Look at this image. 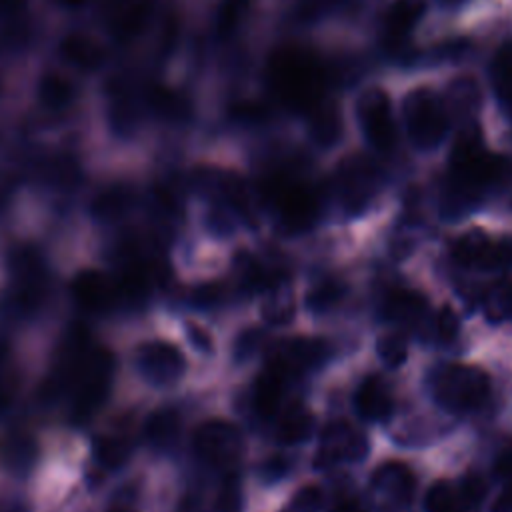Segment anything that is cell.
<instances>
[{"label": "cell", "instance_id": "cell-29", "mask_svg": "<svg viewBox=\"0 0 512 512\" xmlns=\"http://www.w3.org/2000/svg\"><path fill=\"white\" fill-rule=\"evenodd\" d=\"M482 310L486 320L494 324L512 320V280L496 282L482 296Z\"/></svg>", "mask_w": 512, "mask_h": 512}, {"label": "cell", "instance_id": "cell-49", "mask_svg": "<svg viewBox=\"0 0 512 512\" xmlns=\"http://www.w3.org/2000/svg\"><path fill=\"white\" fill-rule=\"evenodd\" d=\"M442 2H448V4H454V2H462V0H442Z\"/></svg>", "mask_w": 512, "mask_h": 512}, {"label": "cell", "instance_id": "cell-38", "mask_svg": "<svg viewBox=\"0 0 512 512\" xmlns=\"http://www.w3.org/2000/svg\"><path fill=\"white\" fill-rule=\"evenodd\" d=\"M230 114L234 120L242 122V124H260V122H266L268 120V108L260 102H254V100H242V102H236L232 108H230Z\"/></svg>", "mask_w": 512, "mask_h": 512}, {"label": "cell", "instance_id": "cell-10", "mask_svg": "<svg viewBox=\"0 0 512 512\" xmlns=\"http://www.w3.org/2000/svg\"><path fill=\"white\" fill-rule=\"evenodd\" d=\"M370 498L378 512H406L416 494V476L404 462H384L370 476Z\"/></svg>", "mask_w": 512, "mask_h": 512}, {"label": "cell", "instance_id": "cell-37", "mask_svg": "<svg viewBox=\"0 0 512 512\" xmlns=\"http://www.w3.org/2000/svg\"><path fill=\"white\" fill-rule=\"evenodd\" d=\"M378 356L380 360L388 366V368H398L406 362L408 358V340L404 338V334L400 332H388L384 334L378 344H376Z\"/></svg>", "mask_w": 512, "mask_h": 512}, {"label": "cell", "instance_id": "cell-23", "mask_svg": "<svg viewBox=\"0 0 512 512\" xmlns=\"http://www.w3.org/2000/svg\"><path fill=\"white\" fill-rule=\"evenodd\" d=\"M306 120H308V134L316 146L330 148L340 140L344 124H342L340 110L334 102L322 100L310 112H306Z\"/></svg>", "mask_w": 512, "mask_h": 512}, {"label": "cell", "instance_id": "cell-46", "mask_svg": "<svg viewBox=\"0 0 512 512\" xmlns=\"http://www.w3.org/2000/svg\"><path fill=\"white\" fill-rule=\"evenodd\" d=\"M490 512H512V480L504 482V488L494 498Z\"/></svg>", "mask_w": 512, "mask_h": 512}, {"label": "cell", "instance_id": "cell-19", "mask_svg": "<svg viewBox=\"0 0 512 512\" xmlns=\"http://www.w3.org/2000/svg\"><path fill=\"white\" fill-rule=\"evenodd\" d=\"M356 414L366 422H384L394 412V396L388 382L376 374L366 376L354 392Z\"/></svg>", "mask_w": 512, "mask_h": 512}, {"label": "cell", "instance_id": "cell-12", "mask_svg": "<svg viewBox=\"0 0 512 512\" xmlns=\"http://www.w3.org/2000/svg\"><path fill=\"white\" fill-rule=\"evenodd\" d=\"M378 168L366 156H350L340 162L334 176V190L340 204L356 214L366 208L378 190Z\"/></svg>", "mask_w": 512, "mask_h": 512}, {"label": "cell", "instance_id": "cell-32", "mask_svg": "<svg viewBox=\"0 0 512 512\" xmlns=\"http://www.w3.org/2000/svg\"><path fill=\"white\" fill-rule=\"evenodd\" d=\"M510 268H512V234L500 236V238H488L476 270L506 272Z\"/></svg>", "mask_w": 512, "mask_h": 512}, {"label": "cell", "instance_id": "cell-31", "mask_svg": "<svg viewBox=\"0 0 512 512\" xmlns=\"http://www.w3.org/2000/svg\"><path fill=\"white\" fill-rule=\"evenodd\" d=\"M250 0H222L214 16V36L218 40H230L248 14Z\"/></svg>", "mask_w": 512, "mask_h": 512}, {"label": "cell", "instance_id": "cell-7", "mask_svg": "<svg viewBox=\"0 0 512 512\" xmlns=\"http://www.w3.org/2000/svg\"><path fill=\"white\" fill-rule=\"evenodd\" d=\"M402 120L412 146L418 150L438 148L450 126L444 100L430 88H414L404 96Z\"/></svg>", "mask_w": 512, "mask_h": 512}, {"label": "cell", "instance_id": "cell-16", "mask_svg": "<svg viewBox=\"0 0 512 512\" xmlns=\"http://www.w3.org/2000/svg\"><path fill=\"white\" fill-rule=\"evenodd\" d=\"M136 364L140 374L156 386H170L178 382L186 370V358L180 348L164 340L142 344L136 356Z\"/></svg>", "mask_w": 512, "mask_h": 512}, {"label": "cell", "instance_id": "cell-26", "mask_svg": "<svg viewBox=\"0 0 512 512\" xmlns=\"http://www.w3.org/2000/svg\"><path fill=\"white\" fill-rule=\"evenodd\" d=\"M180 426L182 422L178 412L172 408H162L148 416L142 434L146 444L152 446L154 450H168L178 442Z\"/></svg>", "mask_w": 512, "mask_h": 512}, {"label": "cell", "instance_id": "cell-40", "mask_svg": "<svg viewBox=\"0 0 512 512\" xmlns=\"http://www.w3.org/2000/svg\"><path fill=\"white\" fill-rule=\"evenodd\" d=\"M324 504V494L318 486L310 484L296 492V496L290 502V512H318Z\"/></svg>", "mask_w": 512, "mask_h": 512}, {"label": "cell", "instance_id": "cell-18", "mask_svg": "<svg viewBox=\"0 0 512 512\" xmlns=\"http://www.w3.org/2000/svg\"><path fill=\"white\" fill-rule=\"evenodd\" d=\"M292 376H288L280 366L268 362L258 374L252 388V406L262 418H274L282 410V402Z\"/></svg>", "mask_w": 512, "mask_h": 512}, {"label": "cell", "instance_id": "cell-9", "mask_svg": "<svg viewBox=\"0 0 512 512\" xmlns=\"http://www.w3.org/2000/svg\"><path fill=\"white\" fill-rule=\"evenodd\" d=\"M356 118L366 142L376 152H390L398 140V128L390 98L380 88H368L358 96Z\"/></svg>", "mask_w": 512, "mask_h": 512}, {"label": "cell", "instance_id": "cell-42", "mask_svg": "<svg viewBox=\"0 0 512 512\" xmlns=\"http://www.w3.org/2000/svg\"><path fill=\"white\" fill-rule=\"evenodd\" d=\"M224 300V288L220 284H202L190 292V302L196 308H214Z\"/></svg>", "mask_w": 512, "mask_h": 512}, {"label": "cell", "instance_id": "cell-33", "mask_svg": "<svg viewBox=\"0 0 512 512\" xmlns=\"http://www.w3.org/2000/svg\"><path fill=\"white\" fill-rule=\"evenodd\" d=\"M462 498L458 486L448 480L434 482L424 496V510L426 512H462Z\"/></svg>", "mask_w": 512, "mask_h": 512}, {"label": "cell", "instance_id": "cell-11", "mask_svg": "<svg viewBox=\"0 0 512 512\" xmlns=\"http://www.w3.org/2000/svg\"><path fill=\"white\" fill-rule=\"evenodd\" d=\"M192 446L204 464L212 468H230L242 454V434L232 422L212 418L196 428Z\"/></svg>", "mask_w": 512, "mask_h": 512}, {"label": "cell", "instance_id": "cell-22", "mask_svg": "<svg viewBox=\"0 0 512 512\" xmlns=\"http://www.w3.org/2000/svg\"><path fill=\"white\" fill-rule=\"evenodd\" d=\"M260 310H262V318L274 326L286 324L294 318L296 314L294 292L290 282L282 274L262 290Z\"/></svg>", "mask_w": 512, "mask_h": 512}, {"label": "cell", "instance_id": "cell-43", "mask_svg": "<svg viewBox=\"0 0 512 512\" xmlns=\"http://www.w3.org/2000/svg\"><path fill=\"white\" fill-rule=\"evenodd\" d=\"M262 344V334L256 330H246L238 336L234 344V358L244 360L256 352V348Z\"/></svg>", "mask_w": 512, "mask_h": 512}, {"label": "cell", "instance_id": "cell-8", "mask_svg": "<svg viewBox=\"0 0 512 512\" xmlns=\"http://www.w3.org/2000/svg\"><path fill=\"white\" fill-rule=\"evenodd\" d=\"M434 396L450 412H470L488 400L490 378L478 366L452 364L438 374Z\"/></svg>", "mask_w": 512, "mask_h": 512}, {"label": "cell", "instance_id": "cell-21", "mask_svg": "<svg viewBox=\"0 0 512 512\" xmlns=\"http://www.w3.org/2000/svg\"><path fill=\"white\" fill-rule=\"evenodd\" d=\"M428 312V300L422 292L412 288H394L382 302V314L396 324H418Z\"/></svg>", "mask_w": 512, "mask_h": 512}, {"label": "cell", "instance_id": "cell-28", "mask_svg": "<svg viewBox=\"0 0 512 512\" xmlns=\"http://www.w3.org/2000/svg\"><path fill=\"white\" fill-rule=\"evenodd\" d=\"M132 456V440L128 436L106 434L100 436L94 444V460L104 470L122 468Z\"/></svg>", "mask_w": 512, "mask_h": 512}, {"label": "cell", "instance_id": "cell-2", "mask_svg": "<svg viewBox=\"0 0 512 512\" xmlns=\"http://www.w3.org/2000/svg\"><path fill=\"white\" fill-rule=\"evenodd\" d=\"M328 64L304 46H280L266 62V84L276 100L294 112H310L324 100L328 88Z\"/></svg>", "mask_w": 512, "mask_h": 512}, {"label": "cell", "instance_id": "cell-44", "mask_svg": "<svg viewBox=\"0 0 512 512\" xmlns=\"http://www.w3.org/2000/svg\"><path fill=\"white\" fill-rule=\"evenodd\" d=\"M492 470H494V476H496V478H500V480H504V482H510V480H512V446L504 448V450L496 456Z\"/></svg>", "mask_w": 512, "mask_h": 512}, {"label": "cell", "instance_id": "cell-4", "mask_svg": "<svg viewBox=\"0 0 512 512\" xmlns=\"http://www.w3.org/2000/svg\"><path fill=\"white\" fill-rule=\"evenodd\" d=\"M262 198L286 232H304L314 226L322 210L320 192L290 170H274L262 182Z\"/></svg>", "mask_w": 512, "mask_h": 512}, {"label": "cell", "instance_id": "cell-17", "mask_svg": "<svg viewBox=\"0 0 512 512\" xmlns=\"http://www.w3.org/2000/svg\"><path fill=\"white\" fill-rule=\"evenodd\" d=\"M330 352V346L326 340L320 338H290L278 346V350L272 354L270 362L280 366L288 376H300L308 370L318 368L322 362H326Z\"/></svg>", "mask_w": 512, "mask_h": 512}, {"label": "cell", "instance_id": "cell-1", "mask_svg": "<svg viewBox=\"0 0 512 512\" xmlns=\"http://www.w3.org/2000/svg\"><path fill=\"white\" fill-rule=\"evenodd\" d=\"M512 166L508 158L486 150L478 126L464 128L450 152V182L444 206L450 214L472 208L486 192L508 180Z\"/></svg>", "mask_w": 512, "mask_h": 512}, {"label": "cell", "instance_id": "cell-27", "mask_svg": "<svg viewBox=\"0 0 512 512\" xmlns=\"http://www.w3.org/2000/svg\"><path fill=\"white\" fill-rule=\"evenodd\" d=\"M314 430V416L302 404H290L278 412L276 438L282 444H300L310 438Z\"/></svg>", "mask_w": 512, "mask_h": 512}, {"label": "cell", "instance_id": "cell-35", "mask_svg": "<svg viewBox=\"0 0 512 512\" xmlns=\"http://www.w3.org/2000/svg\"><path fill=\"white\" fill-rule=\"evenodd\" d=\"M18 394V374L12 364L10 352L0 344V416H4Z\"/></svg>", "mask_w": 512, "mask_h": 512}, {"label": "cell", "instance_id": "cell-36", "mask_svg": "<svg viewBox=\"0 0 512 512\" xmlns=\"http://www.w3.org/2000/svg\"><path fill=\"white\" fill-rule=\"evenodd\" d=\"M212 512H244L242 484L236 474H230L222 480L218 494L214 498Z\"/></svg>", "mask_w": 512, "mask_h": 512}, {"label": "cell", "instance_id": "cell-25", "mask_svg": "<svg viewBox=\"0 0 512 512\" xmlns=\"http://www.w3.org/2000/svg\"><path fill=\"white\" fill-rule=\"evenodd\" d=\"M38 458V444L34 436L26 432H14L4 438L0 446L2 464L14 474H26L32 470Z\"/></svg>", "mask_w": 512, "mask_h": 512}, {"label": "cell", "instance_id": "cell-13", "mask_svg": "<svg viewBox=\"0 0 512 512\" xmlns=\"http://www.w3.org/2000/svg\"><path fill=\"white\" fill-rule=\"evenodd\" d=\"M368 454V438L366 434L346 420L330 422L322 434L318 444V466H334L342 462H360Z\"/></svg>", "mask_w": 512, "mask_h": 512}, {"label": "cell", "instance_id": "cell-48", "mask_svg": "<svg viewBox=\"0 0 512 512\" xmlns=\"http://www.w3.org/2000/svg\"><path fill=\"white\" fill-rule=\"evenodd\" d=\"M110 512H134V510H130V508H126V506H118V508H112Z\"/></svg>", "mask_w": 512, "mask_h": 512}, {"label": "cell", "instance_id": "cell-45", "mask_svg": "<svg viewBox=\"0 0 512 512\" xmlns=\"http://www.w3.org/2000/svg\"><path fill=\"white\" fill-rule=\"evenodd\" d=\"M188 338L194 344V348H198L202 352H210L212 350V338H210V334L204 328H200L196 324H188Z\"/></svg>", "mask_w": 512, "mask_h": 512}, {"label": "cell", "instance_id": "cell-3", "mask_svg": "<svg viewBox=\"0 0 512 512\" xmlns=\"http://www.w3.org/2000/svg\"><path fill=\"white\" fill-rule=\"evenodd\" d=\"M44 56L90 84L118 62L114 48L86 18H56Z\"/></svg>", "mask_w": 512, "mask_h": 512}, {"label": "cell", "instance_id": "cell-24", "mask_svg": "<svg viewBox=\"0 0 512 512\" xmlns=\"http://www.w3.org/2000/svg\"><path fill=\"white\" fill-rule=\"evenodd\" d=\"M488 72L494 96L506 118L512 122V40L498 46L490 60Z\"/></svg>", "mask_w": 512, "mask_h": 512}, {"label": "cell", "instance_id": "cell-41", "mask_svg": "<svg viewBox=\"0 0 512 512\" xmlns=\"http://www.w3.org/2000/svg\"><path fill=\"white\" fill-rule=\"evenodd\" d=\"M458 492L464 506H478L486 496V482L476 474H468L458 484Z\"/></svg>", "mask_w": 512, "mask_h": 512}, {"label": "cell", "instance_id": "cell-20", "mask_svg": "<svg viewBox=\"0 0 512 512\" xmlns=\"http://www.w3.org/2000/svg\"><path fill=\"white\" fill-rule=\"evenodd\" d=\"M426 12V0H394L384 14V36L388 46H402Z\"/></svg>", "mask_w": 512, "mask_h": 512}, {"label": "cell", "instance_id": "cell-47", "mask_svg": "<svg viewBox=\"0 0 512 512\" xmlns=\"http://www.w3.org/2000/svg\"><path fill=\"white\" fill-rule=\"evenodd\" d=\"M330 512H366L362 506L358 504H352V502H344V504H338L336 508H332Z\"/></svg>", "mask_w": 512, "mask_h": 512}, {"label": "cell", "instance_id": "cell-39", "mask_svg": "<svg viewBox=\"0 0 512 512\" xmlns=\"http://www.w3.org/2000/svg\"><path fill=\"white\" fill-rule=\"evenodd\" d=\"M434 332L438 336V340L442 342H452L458 332H460V320L456 316V312L452 310V306L444 304L438 314H436V320H434Z\"/></svg>", "mask_w": 512, "mask_h": 512}, {"label": "cell", "instance_id": "cell-5", "mask_svg": "<svg viewBox=\"0 0 512 512\" xmlns=\"http://www.w3.org/2000/svg\"><path fill=\"white\" fill-rule=\"evenodd\" d=\"M8 290L4 310L12 318H30L46 302L50 274L42 252L32 244H18L8 252Z\"/></svg>", "mask_w": 512, "mask_h": 512}, {"label": "cell", "instance_id": "cell-34", "mask_svg": "<svg viewBox=\"0 0 512 512\" xmlns=\"http://www.w3.org/2000/svg\"><path fill=\"white\" fill-rule=\"evenodd\" d=\"M488 234H484L482 230H468L466 234H462L456 244H454V258L458 264L462 266H468V268H476L478 266V260L486 248V242H488Z\"/></svg>", "mask_w": 512, "mask_h": 512}, {"label": "cell", "instance_id": "cell-15", "mask_svg": "<svg viewBox=\"0 0 512 512\" xmlns=\"http://www.w3.org/2000/svg\"><path fill=\"white\" fill-rule=\"evenodd\" d=\"M70 294L74 304L88 314H106L118 304L116 278L102 270H82L70 282Z\"/></svg>", "mask_w": 512, "mask_h": 512}, {"label": "cell", "instance_id": "cell-6", "mask_svg": "<svg viewBox=\"0 0 512 512\" xmlns=\"http://www.w3.org/2000/svg\"><path fill=\"white\" fill-rule=\"evenodd\" d=\"M114 356L106 348H92L70 386V418L84 426L106 402L114 380Z\"/></svg>", "mask_w": 512, "mask_h": 512}, {"label": "cell", "instance_id": "cell-30", "mask_svg": "<svg viewBox=\"0 0 512 512\" xmlns=\"http://www.w3.org/2000/svg\"><path fill=\"white\" fill-rule=\"evenodd\" d=\"M346 294V286L336 280V278H324L316 282L308 292H306V308L314 314H324L334 310Z\"/></svg>", "mask_w": 512, "mask_h": 512}, {"label": "cell", "instance_id": "cell-50", "mask_svg": "<svg viewBox=\"0 0 512 512\" xmlns=\"http://www.w3.org/2000/svg\"><path fill=\"white\" fill-rule=\"evenodd\" d=\"M286 512H290V510H286Z\"/></svg>", "mask_w": 512, "mask_h": 512}, {"label": "cell", "instance_id": "cell-14", "mask_svg": "<svg viewBox=\"0 0 512 512\" xmlns=\"http://www.w3.org/2000/svg\"><path fill=\"white\" fill-rule=\"evenodd\" d=\"M140 192L136 184L124 178L102 184L88 202L90 216L106 226L124 222L138 206Z\"/></svg>", "mask_w": 512, "mask_h": 512}]
</instances>
